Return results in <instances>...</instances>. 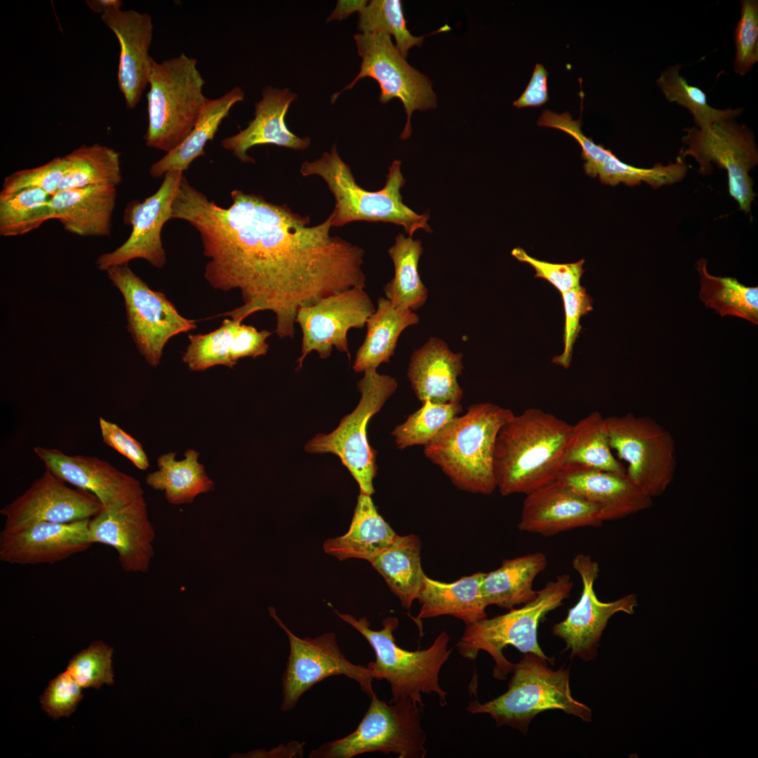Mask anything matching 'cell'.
<instances>
[{
  "mask_svg": "<svg viewBox=\"0 0 758 758\" xmlns=\"http://www.w3.org/2000/svg\"><path fill=\"white\" fill-rule=\"evenodd\" d=\"M231 197L232 205L222 208L183 175L171 211V219L198 231L208 258L204 277L210 286L241 294L242 304L220 316L242 322L270 311L277 335L293 338L300 307L350 288H365L364 251L331 234V213L311 225L308 215L261 195L234 190Z\"/></svg>",
  "mask_w": 758,
  "mask_h": 758,
  "instance_id": "cell-1",
  "label": "cell"
},
{
  "mask_svg": "<svg viewBox=\"0 0 758 758\" xmlns=\"http://www.w3.org/2000/svg\"><path fill=\"white\" fill-rule=\"evenodd\" d=\"M573 425L540 408L514 415L499 430L493 472L502 496L527 494L558 479Z\"/></svg>",
  "mask_w": 758,
  "mask_h": 758,
  "instance_id": "cell-2",
  "label": "cell"
},
{
  "mask_svg": "<svg viewBox=\"0 0 758 758\" xmlns=\"http://www.w3.org/2000/svg\"><path fill=\"white\" fill-rule=\"evenodd\" d=\"M514 415L492 403L474 404L425 446L424 454L458 488L490 495L497 488L493 467L496 437Z\"/></svg>",
  "mask_w": 758,
  "mask_h": 758,
  "instance_id": "cell-3",
  "label": "cell"
},
{
  "mask_svg": "<svg viewBox=\"0 0 758 758\" xmlns=\"http://www.w3.org/2000/svg\"><path fill=\"white\" fill-rule=\"evenodd\" d=\"M300 172L303 176L318 175L326 182L335 201L331 213L333 227L357 220L381 221L402 226L409 237L420 229L432 232L427 213L418 214L403 203L400 190L405 179L399 160L393 161L384 187L376 192L368 191L356 182L350 166L340 157L335 145L319 159L303 162Z\"/></svg>",
  "mask_w": 758,
  "mask_h": 758,
  "instance_id": "cell-4",
  "label": "cell"
},
{
  "mask_svg": "<svg viewBox=\"0 0 758 758\" xmlns=\"http://www.w3.org/2000/svg\"><path fill=\"white\" fill-rule=\"evenodd\" d=\"M335 614L357 630L373 648L375 659L367 664L374 678L385 679L390 684L392 698L389 703L410 698L424 706L422 694L435 693L441 707L447 704V692L439 685V672L449 658L450 637L442 631L430 647L414 651L401 648L395 641L394 632L399 625L395 617L383 620L380 630L370 628L366 618L357 619L348 613Z\"/></svg>",
  "mask_w": 758,
  "mask_h": 758,
  "instance_id": "cell-5",
  "label": "cell"
},
{
  "mask_svg": "<svg viewBox=\"0 0 758 758\" xmlns=\"http://www.w3.org/2000/svg\"><path fill=\"white\" fill-rule=\"evenodd\" d=\"M547 662L536 654L524 653L513 664L505 693L484 703L472 701L466 710L472 714H488L497 726L505 725L524 734L531 720L547 710H560L583 722H592L591 709L571 695L569 670L561 667L554 670Z\"/></svg>",
  "mask_w": 758,
  "mask_h": 758,
  "instance_id": "cell-6",
  "label": "cell"
},
{
  "mask_svg": "<svg viewBox=\"0 0 758 758\" xmlns=\"http://www.w3.org/2000/svg\"><path fill=\"white\" fill-rule=\"evenodd\" d=\"M204 84L197 60L184 53L161 62L152 58L144 135L147 147L168 153L187 138L208 99Z\"/></svg>",
  "mask_w": 758,
  "mask_h": 758,
  "instance_id": "cell-7",
  "label": "cell"
},
{
  "mask_svg": "<svg viewBox=\"0 0 758 758\" xmlns=\"http://www.w3.org/2000/svg\"><path fill=\"white\" fill-rule=\"evenodd\" d=\"M573 587L570 575L561 574L538 590L536 597L521 608L512 609L503 615L465 625L456 645L459 653L474 660L479 651H486L495 663L493 676L499 680L505 679L512 670L514 663L503 653L508 645L523 653L536 654L553 665L554 659L547 657L538 644V627L550 611L561 606L569 597Z\"/></svg>",
  "mask_w": 758,
  "mask_h": 758,
  "instance_id": "cell-8",
  "label": "cell"
},
{
  "mask_svg": "<svg viewBox=\"0 0 758 758\" xmlns=\"http://www.w3.org/2000/svg\"><path fill=\"white\" fill-rule=\"evenodd\" d=\"M357 728L349 735L312 750L310 758H351L368 752L424 758L427 735L422 726L423 707L410 698L387 703L376 693Z\"/></svg>",
  "mask_w": 758,
  "mask_h": 758,
  "instance_id": "cell-9",
  "label": "cell"
},
{
  "mask_svg": "<svg viewBox=\"0 0 758 758\" xmlns=\"http://www.w3.org/2000/svg\"><path fill=\"white\" fill-rule=\"evenodd\" d=\"M357 383L361 399L357 407L329 434H318L305 446L312 453H331L338 456L359 484L360 493L371 496L377 474L376 454L366 436L368 420L383 406L397 387L396 380L376 368L364 372Z\"/></svg>",
  "mask_w": 758,
  "mask_h": 758,
  "instance_id": "cell-10",
  "label": "cell"
},
{
  "mask_svg": "<svg viewBox=\"0 0 758 758\" xmlns=\"http://www.w3.org/2000/svg\"><path fill=\"white\" fill-rule=\"evenodd\" d=\"M611 448L627 463L626 476L646 495L661 496L676 469L675 442L653 419L628 413L606 418Z\"/></svg>",
  "mask_w": 758,
  "mask_h": 758,
  "instance_id": "cell-11",
  "label": "cell"
},
{
  "mask_svg": "<svg viewBox=\"0 0 758 758\" xmlns=\"http://www.w3.org/2000/svg\"><path fill=\"white\" fill-rule=\"evenodd\" d=\"M354 39L359 55L362 58L360 71L349 85L331 97L333 103L345 91L352 88L362 78L370 77L379 84L380 102L385 104L399 99L406 114V122L400 135L403 140L411 134V118L415 110L434 109L437 95L429 78L410 65L384 32L358 33Z\"/></svg>",
  "mask_w": 758,
  "mask_h": 758,
  "instance_id": "cell-12",
  "label": "cell"
},
{
  "mask_svg": "<svg viewBox=\"0 0 758 758\" xmlns=\"http://www.w3.org/2000/svg\"><path fill=\"white\" fill-rule=\"evenodd\" d=\"M106 272L123 295L127 329L138 350L149 366H158L168 341L195 329L196 321L182 317L164 293L151 289L128 264Z\"/></svg>",
  "mask_w": 758,
  "mask_h": 758,
  "instance_id": "cell-13",
  "label": "cell"
},
{
  "mask_svg": "<svg viewBox=\"0 0 758 758\" xmlns=\"http://www.w3.org/2000/svg\"><path fill=\"white\" fill-rule=\"evenodd\" d=\"M682 142L687 146L679 154L684 159L693 157L699 164L698 173H712V164L727 171L730 195L738 202L740 210L750 212L756 194L749 172L758 163L754 138L750 129L733 119L714 124L706 130L686 128Z\"/></svg>",
  "mask_w": 758,
  "mask_h": 758,
  "instance_id": "cell-14",
  "label": "cell"
},
{
  "mask_svg": "<svg viewBox=\"0 0 758 758\" xmlns=\"http://www.w3.org/2000/svg\"><path fill=\"white\" fill-rule=\"evenodd\" d=\"M269 612L287 635L290 646L282 676L281 711L292 710L307 691L335 675H344L354 680L369 698L375 694L372 686L375 679L373 672L367 666L355 665L345 656L334 632H326L314 638H300L284 625L273 607H269Z\"/></svg>",
  "mask_w": 758,
  "mask_h": 758,
  "instance_id": "cell-15",
  "label": "cell"
},
{
  "mask_svg": "<svg viewBox=\"0 0 758 758\" xmlns=\"http://www.w3.org/2000/svg\"><path fill=\"white\" fill-rule=\"evenodd\" d=\"M375 311L370 296L361 287L333 293L312 305L300 307L295 317L302 334L297 370L312 351L323 359L331 356L333 347L346 353L350 359L348 331L363 328Z\"/></svg>",
  "mask_w": 758,
  "mask_h": 758,
  "instance_id": "cell-16",
  "label": "cell"
},
{
  "mask_svg": "<svg viewBox=\"0 0 758 758\" xmlns=\"http://www.w3.org/2000/svg\"><path fill=\"white\" fill-rule=\"evenodd\" d=\"M183 172L169 171L164 175L158 190L142 201L129 202L124 221L132 227L129 237L112 252L100 255L97 267L107 271L135 259H144L157 268H162L166 256L161 241L164 225L171 219L172 205L178 194Z\"/></svg>",
  "mask_w": 758,
  "mask_h": 758,
  "instance_id": "cell-17",
  "label": "cell"
},
{
  "mask_svg": "<svg viewBox=\"0 0 758 758\" xmlns=\"http://www.w3.org/2000/svg\"><path fill=\"white\" fill-rule=\"evenodd\" d=\"M103 505L93 493L69 487L46 468L20 496L2 507L3 530L16 532L39 523H69L91 519Z\"/></svg>",
  "mask_w": 758,
  "mask_h": 758,
  "instance_id": "cell-18",
  "label": "cell"
},
{
  "mask_svg": "<svg viewBox=\"0 0 758 758\" xmlns=\"http://www.w3.org/2000/svg\"><path fill=\"white\" fill-rule=\"evenodd\" d=\"M572 566L581 578V596L568 610L566 618L554 624L552 633L564 641L565 651L571 650V657L589 661L597 656L599 640L609 618L618 612L633 614L637 598L630 594L613 601L602 602L594 590L599 573L598 563L590 555L578 554L573 559Z\"/></svg>",
  "mask_w": 758,
  "mask_h": 758,
  "instance_id": "cell-19",
  "label": "cell"
},
{
  "mask_svg": "<svg viewBox=\"0 0 758 758\" xmlns=\"http://www.w3.org/2000/svg\"><path fill=\"white\" fill-rule=\"evenodd\" d=\"M93 543L112 547L126 572L146 573L154 556L155 530L148 516L145 496L133 501L103 506L90 519Z\"/></svg>",
  "mask_w": 758,
  "mask_h": 758,
  "instance_id": "cell-20",
  "label": "cell"
},
{
  "mask_svg": "<svg viewBox=\"0 0 758 758\" xmlns=\"http://www.w3.org/2000/svg\"><path fill=\"white\" fill-rule=\"evenodd\" d=\"M90 519L69 523H39L16 532L0 533V559L11 564H53L87 550Z\"/></svg>",
  "mask_w": 758,
  "mask_h": 758,
  "instance_id": "cell-21",
  "label": "cell"
},
{
  "mask_svg": "<svg viewBox=\"0 0 758 758\" xmlns=\"http://www.w3.org/2000/svg\"><path fill=\"white\" fill-rule=\"evenodd\" d=\"M603 522L598 506L557 479L526 494L518 528L551 536Z\"/></svg>",
  "mask_w": 758,
  "mask_h": 758,
  "instance_id": "cell-22",
  "label": "cell"
},
{
  "mask_svg": "<svg viewBox=\"0 0 758 758\" xmlns=\"http://www.w3.org/2000/svg\"><path fill=\"white\" fill-rule=\"evenodd\" d=\"M46 468L77 488L93 493L103 506L125 503L145 496L140 482L97 457L69 456L55 448L36 446Z\"/></svg>",
  "mask_w": 758,
  "mask_h": 758,
  "instance_id": "cell-23",
  "label": "cell"
},
{
  "mask_svg": "<svg viewBox=\"0 0 758 758\" xmlns=\"http://www.w3.org/2000/svg\"><path fill=\"white\" fill-rule=\"evenodd\" d=\"M100 18L119 41L118 86L127 108L132 109L149 84L152 58L149 54L153 34L152 17L132 9L113 8L100 15Z\"/></svg>",
  "mask_w": 758,
  "mask_h": 758,
  "instance_id": "cell-24",
  "label": "cell"
},
{
  "mask_svg": "<svg viewBox=\"0 0 758 758\" xmlns=\"http://www.w3.org/2000/svg\"><path fill=\"white\" fill-rule=\"evenodd\" d=\"M297 94L289 88L266 86L262 98L255 104L254 119L238 133L224 138L222 147L243 162H255L247 154L252 147L275 145L295 150H304L310 145L308 137L300 138L287 127L285 117Z\"/></svg>",
  "mask_w": 758,
  "mask_h": 758,
  "instance_id": "cell-25",
  "label": "cell"
},
{
  "mask_svg": "<svg viewBox=\"0 0 758 758\" xmlns=\"http://www.w3.org/2000/svg\"><path fill=\"white\" fill-rule=\"evenodd\" d=\"M558 479L598 506L603 521L624 518L652 506L626 476L577 465L562 467Z\"/></svg>",
  "mask_w": 758,
  "mask_h": 758,
  "instance_id": "cell-26",
  "label": "cell"
},
{
  "mask_svg": "<svg viewBox=\"0 0 758 758\" xmlns=\"http://www.w3.org/2000/svg\"><path fill=\"white\" fill-rule=\"evenodd\" d=\"M462 354L451 351L440 338H430L414 351L407 375L415 396L422 402H460L463 391L458 377L463 369Z\"/></svg>",
  "mask_w": 758,
  "mask_h": 758,
  "instance_id": "cell-27",
  "label": "cell"
},
{
  "mask_svg": "<svg viewBox=\"0 0 758 758\" xmlns=\"http://www.w3.org/2000/svg\"><path fill=\"white\" fill-rule=\"evenodd\" d=\"M117 197V187L106 185L59 191L51 199L53 219L74 234L109 237Z\"/></svg>",
  "mask_w": 758,
  "mask_h": 758,
  "instance_id": "cell-28",
  "label": "cell"
},
{
  "mask_svg": "<svg viewBox=\"0 0 758 758\" xmlns=\"http://www.w3.org/2000/svg\"><path fill=\"white\" fill-rule=\"evenodd\" d=\"M485 573L477 572L453 583H444L425 575L417 597L420 611L417 620L451 616L465 625L486 618L481 584Z\"/></svg>",
  "mask_w": 758,
  "mask_h": 758,
  "instance_id": "cell-29",
  "label": "cell"
},
{
  "mask_svg": "<svg viewBox=\"0 0 758 758\" xmlns=\"http://www.w3.org/2000/svg\"><path fill=\"white\" fill-rule=\"evenodd\" d=\"M398 535L379 514L371 496L359 493L347 532L324 543V550L340 560L350 558L371 562L391 546Z\"/></svg>",
  "mask_w": 758,
  "mask_h": 758,
  "instance_id": "cell-30",
  "label": "cell"
},
{
  "mask_svg": "<svg viewBox=\"0 0 758 758\" xmlns=\"http://www.w3.org/2000/svg\"><path fill=\"white\" fill-rule=\"evenodd\" d=\"M547 565V558L541 552L503 560L498 568L485 573L482 580L481 592L486 606L510 610L532 601L538 594L533 589V581Z\"/></svg>",
  "mask_w": 758,
  "mask_h": 758,
  "instance_id": "cell-31",
  "label": "cell"
},
{
  "mask_svg": "<svg viewBox=\"0 0 758 758\" xmlns=\"http://www.w3.org/2000/svg\"><path fill=\"white\" fill-rule=\"evenodd\" d=\"M244 99V92L239 86L232 88L220 98H208L187 138L154 163L149 168V174L159 178L169 171L187 170L194 159L206 154L204 147L207 142L213 139L220 123L228 116L231 108Z\"/></svg>",
  "mask_w": 758,
  "mask_h": 758,
  "instance_id": "cell-32",
  "label": "cell"
},
{
  "mask_svg": "<svg viewBox=\"0 0 758 758\" xmlns=\"http://www.w3.org/2000/svg\"><path fill=\"white\" fill-rule=\"evenodd\" d=\"M418 322L413 311L396 308L388 299L380 297L375 311L366 321V337L357 351L353 370L361 373L389 362L401 332Z\"/></svg>",
  "mask_w": 758,
  "mask_h": 758,
  "instance_id": "cell-33",
  "label": "cell"
},
{
  "mask_svg": "<svg viewBox=\"0 0 758 758\" xmlns=\"http://www.w3.org/2000/svg\"><path fill=\"white\" fill-rule=\"evenodd\" d=\"M421 547L418 536L398 535L391 546L370 562L407 610L417 599L425 575L421 566Z\"/></svg>",
  "mask_w": 758,
  "mask_h": 758,
  "instance_id": "cell-34",
  "label": "cell"
},
{
  "mask_svg": "<svg viewBox=\"0 0 758 758\" xmlns=\"http://www.w3.org/2000/svg\"><path fill=\"white\" fill-rule=\"evenodd\" d=\"M175 454L159 456L158 470L147 474V485L164 491L166 500L175 505L191 503L197 496L214 490V482L199 463L197 451L187 449L180 460H175Z\"/></svg>",
  "mask_w": 758,
  "mask_h": 758,
  "instance_id": "cell-35",
  "label": "cell"
},
{
  "mask_svg": "<svg viewBox=\"0 0 758 758\" xmlns=\"http://www.w3.org/2000/svg\"><path fill=\"white\" fill-rule=\"evenodd\" d=\"M568 465L626 474L611 452L606 418L599 412L592 411L573 425L563 458V466Z\"/></svg>",
  "mask_w": 758,
  "mask_h": 758,
  "instance_id": "cell-36",
  "label": "cell"
},
{
  "mask_svg": "<svg viewBox=\"0 0 758 758\" xmlns=\"http://www.w3.org/2000/svg\"><path fill=\"white\" fill-rule=\"evenodd\" d=\"M422 241L399 234L388 253L394 266V276L383 290L391 304L401 310H415L422 307L428 296L418 272L423 253Z\"/></svg>",
  "mask_w": 758,
  "mask_h": 758,
  "instance_id": "cell-37",
  "label": "cell"
},
{
  "mask_svg": "<svg viewBox=\"0 0 758 758\" xmlns=\"http://www.w3.org/2000/svg\"><path fill=\"white\" fill-rule=\"evenodd\" d=\"M64 157L66 170L58 192L93 185L117 187L122 181L120 154L107 146L83 145Z\"/></svg>",
  "mask_w": 758,
  "mask_h": 758,
  "instance_id": "cell-38",
  "label": "cell"
},
{
  "mask_svg": "<svg viewBox=\"0 0 758 758\" xmlns=\"http://www.w3.org/2000/svg\"><path fill=\"white\" fill-rule=\"evenodd\" d=\"M700 275L699 298L705 305L721 317L733 316L758 324V287H750L736 278L716 277L707 269V260L696 265Z\"/></svg>",
  "mask_w": 758,
  "mask_h": 758,
  "instance_id": "cell-39",
  "label": "cell"
},
{
  "mask_svg": "<svg viewBox=\"0 0 758 758\" xmlns=\"http://www.w3.org/2000/svg\"><path fill=\"white\" fill-rule=\"evenodd\" d=\"M52 195L41 189L0 194V235L15 237L38 229L53 219Z\"/></svg>",
  "mask_w": 758,
  "mask_h": 758,
  "instance_id": "cell-40",
  "label": "cell"
},
{
  "mask_svg": "<svg viewBox=\"0 0 758 758\" xmlns=\"http://www.w3.org/2000/svg\"><path fill=\"white\" fill-rule=\"evenodd\" d=\"M681 67L679 64L668 67L657 79L656 84L669 102L690 111L698 128L708 129L717 122L734 119L743 113L744 108L719 109L711 107L705 92L689 84L679 74Z\"/></svg>",
  "mask_w": 758,
  "mask_h": 758,
  "instance_id": "cell-41",
  "label": "cell"
},
{
  "mask_svg": "<svg viewBox=\"0 0 758 758\" xmlns=\"http://www.w3.org/2000/svg\"><path fill=\"white\" fill-rule=\"evenodd\" d=\"M462 411L460 402H423L420 408L409 415L406 421L392 432L397 448L405 449L413 446L427 445Z\"/></svg>",
  "mask_w": 758,
  "mask_h": 758,
  "instance_id": "cell-42",
  "label": "cell"
},
{
  "mask_svg": "<svg viewBox=\"0 0 758 758\" xmlns=\"http://www.w3.org/2000/svg\"><path fill=\"white\" fill-rule=\"evenodd\" d=\"M358 29L361 33L384 32L392 35L395 46L406 58L413 46L420 47L425 36H415L406 27L400 0H372L359 12Z\"/></svg>",
  "mask_w": 758,
  "mask_h": 758,
  "instance_id": "cell-43",
  "label": "cell"
},
{
  "mask_svg": "<svg viewBox=\"0 0 758 758\" xmlns=\"http://www.w3.org/2000/svg\"><path fill=\"white\" fill-rule=\"evenodd\" d=\"M241 321L225 319L215 330L205 334L190 335L189 345L183 355L182 361L194 371H205L221 365L233 368L232 360L234 335Z\"/></svg>",
  "mask_w": 758,
  "mask_h": 758,
  "instance_id": "cell-44",
  "label": "cell"
},
{
  "mask_svg": "<svg viewBox=\"0 0 758 758\" xmlns=\"http://www.w3.org/2000/svg\"><path fill=\"white\" fill-rule=\"evenodd\" d=\"M113 648L102 641H95L73 656L66 668L81 688L96 689L114 684L112 667Z\"/></svg>",
  "mask_w": 758,
  "mask_h": 758,
  "instance_id": "cell-45",
  "label": "cell"
},
{
  "mask_svg": "<svg viewBox=\"0 0 758 758\" xmlns=\"http://www.w3.org/2000/svg\"><path fill=\"white\" fill-rule=\"evenodd\" d=\"M734 71L744 76L758 61V1H741L740 18L734 30Z\"/></svg>",
  "mask_w": 758,
  "mask_h": 758,
  "instance_id": "cell-46",
  "label": "cell"
},
{
  "mask_svg": "<svg viewBox=\"0 0 758 758\" xmlns=\"http://www.w3.org/2000/svg\"><path fill=\"white\" fill-rule=\"evenodd\" d=\"M66 170L65 157H57L34 168L15 171L6 176L0 194H11L26 189H41L53 196L58 190Z\"/></svg>",
  "mask_w": 758,
  "mask_h": 758,
  "instance_id": "cell-47",
  "label": "cell"
},
{
  "mask_svg": "<svg viewBox=\"0 0 758 758\" xmlns=\"http://www.w3.org/2000/svg\"><path fill=\"white\" fill-rule=\"evenodd\" d=\"M561 296L565 313L564 351L554 357L552 361L567 368L570 366L573 345L581 330L580 320L592 310V299L582 286L561 293Z\"/></svg>",
  "mask_w": 758,
  "mask_h": 758,
  "instance_id": "cell-48",
  "label": "cell"
},
{
  "mask_svg": "<svg viewBox=\"0 0 758 758\" xmlns=\"http://www.w3.org/2000/svg\"><path fill=\"white\" fill-rule=\"evenodd\" d=\"M511 253L519 262L531 265L536 272V278L547 281L561 293L580 286L585 272L584 259L571 263H552L535 258L520 247L514 248Z\"/></svg>",
  "mask_w": 758,
  "mask_h": 758,
  "instance_id": "cell-49",
  "label": "cell"
},
{
  "mask_svg": "<svg viewBox=\"0 0 758 758\" xmlns=\"http://www.w3.org/2000/svg\"><path fill=\"white\" fill-rule=\"evenodd\" d=\"M81 689L67 672L60 673L50 681L40 696L42 710L54 719L69 717L83 698Z\"/></svg>",
  "mask_w": 758,
  "mask_h": 758,
  "instance_id": "cell-50",
  "label": "cell"
},
{
  "mask_svg": "<svg viewBox=\"0 0 758 758\" xmlns=\"http://www.w3.org/2000/svg\"><path fill=\"white\" fill-rule=\"evenodd\" d=\"M102 441L128 458L137 468L146 470L149 459L142 444L117 424L99 418Z\"/></svg>",
  "mask_w": 758,
  "mask_h": 758,
  "instance_id": "cell-51",
  "label": "cell"
},
{
  "mask_svg": "<svg viewBox=\"0 0 758 758\" xmlns=\"http://www.w3.org/2000/svg\"><path fill=\"white\" fill-rule=\"evenodd\" d=\"M548 72L542 64L537 63L525 91L513 102L517 108L539 107L549 100Z\"/></svg>",
  "mask_w": 758,
  "mask_h": 758,
  "instance_id": "cell-52",
  "label": "cell"
},
{
  "mask_svg": "<svg viewBox=\"0 0 758 758\" xmlns=\"http://www.w3.org/2000/svg\"><path fill=\"white\" fill-rule=\"evenodd\" d=\"M367 4L368 1L364 0H338L326 21L343 20L353 13L361 11Z\"/></svg>",
  "mask_w": 758,
  "mask_h": 758,
  "instance_id": "cell-53",
  "label": "cell"
},
{
  "mask_svg": "<svg viewBox=\"0 0 758 758\" xmlns=\"http://www.w3.org/2000/svg\"><path fill=\"white\" fill-rule=\"evenodd\" d=\"M86 4L91 10L100 15L113 8H121L123 4L120 0H87Z\"/></svg>",
  "mask_w": 758,
  "mask_h": 758,
  "instance_id": "cell-54",
  "label": "cell"
}]
</instances>
